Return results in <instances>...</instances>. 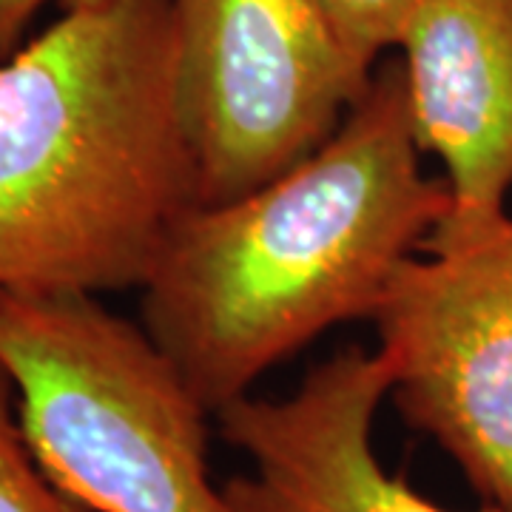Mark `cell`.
I'll return each mask as SVG.
<instances>
[{
    "instance_id": "1",
    "label": "cell",
    "mask_w": 512,
    "mask_h": 512,
    "mask_svg": "<svg viewBox=\"0 0 512 512\" xmlns=\"http://www.w3.org/2000/svg\"><path fill=\"white\" fill-rule=\"evenodd\" d=\"M450 214L427 177L402 60H382L328 143L220 205H194L143 282V328L208 413L342 322L373 319Z\"/></svg>"
},
{
    "instance_id": "2",
    "label": "cell",
    "mask_w": 512,
    "mask_h": 512,
    "mask_svg": "<svg viewBox=\"0 0 512 512\" xmlns=\"http://www.w3.org/2000/svg\"><path fill=\"white\" fill-rule=\"evenodd\" d=\"M171 0L63 9L0 57V291L143 288L200 205Z\"/></svg>"
},
{
    "instance_id": "3",
    "label": "cell",
    "mask_w": 512,
    "mask_h": 512,
    "mask_svg": "<svg viewBox=\"0 0 512 512\" xmlns=\"http://www.w3.org/2000/svg\"><path fill=\"white\" fill-rule=\"evenodd\" d=\"M0 370L29 447L92 512H231L208 410L143 325L89 293L0 291Z\"/></svg>"
},
{
    "instance_id": "4",
    "label": "cell",
    "mask_w": 512,
    "mask_h": 512,
    "mask_svg": "<svg viewBox=\"0 0 512 512\" xmlns=\"http://www.w3.org/2000/svg\"><path fill=\"white\" fill-rule=\"evenodd\" d=\"M171 3L177 114L200 205L245 197L311 157L373 80L319 0Z\"/></svg>"
},
{
    "instance_id": "5",
    "label": "cell",
    "mask_w": 512,
    "mask_h": 512,
    "mask_svg": "<svg viewBox=\"0 0 512 512\" xmlns=\"http://www.w3.org/2000/svg\"><path fill=\"white\" fill-rule=\"evenodd\" d=\"M424 254L404 259L373 313L390 396L484 504L512 512V217Z\"/></svg>"
},
{
    "instance_id": "6",
    "label": "cell",
    "mask_w": 512,
    "mask_h": 512,
    "mask_svg": "<svg viewBox=\"0 0 512 512\" xmlns=\"http://www.w3.org/2000/svg\"><path fill=\"white\" fill-rule=\"evenodd\" d=\"M393 393L382 353L350 345L316 365L285 399L242 396L217 413L222 439L251 473L222 484L231 512H450L404 478L390 476L373 447V424ZM478 512H504L484 504Z\"/></svg>"
},
{
    "instance_id": "7",
    "label": "cell",
    "mask_w": 512,
    "mask_h": 512,
    "mask_svg": "<svg viewBox=\"0 0 512 512\" xmlns=\"http://www.w3.org/2000/svg\"><path fill=\"white\" fill-rule=\"evenodd\" d=\"M396 52L416 143L450 185V214L421 251L453 248L507 217L512 0H419Z\"/></svg>"
},
{
    "instance_id": "8",
    "label": "cell",
    "mask_w": 512,
    "mask_h": 512,
    "mask_svg": "<svg viewBox=\"0 0 512 512\" xmlns=\"http://www.w3.org/2000/svg\"><path fill=\"white\" fill-rule=\"evenodd\" d=\"M0 512H92L40 467L23 433L15 384L0 370Z\"/></svg>"
},
{
    "instance_id": "9",
    "label": "cell",
    "mask_w": 512,
    "mask_h": 512,
    "mask_svg": "<svg viewBox=\"0 0 512 512\" xmlns=\"http://www.w3.org/2000/svg\"><path fill=\"white\" fill-rule=\"evenodd\" d=\"M350 57L376 72L387 52L399 49L419 0H319Z\"/></svg>"
},
{
    "instance_id": "10",
    "label": "cell",
    "mask_w": 512,
    "mask_h": 512,
    "mask_svg": "<svg viewBox=\"0 0 512 512\" xmlns=\"http://www.w3.org/2000/svg\"><path fill=\"white\" fill-rule=\"evenodd\" d=\"M49 3H57L60 9H77V6H92L100 0H0V57L12 55L18 49L29 23Z\"/></svg>"
}]
</instances>
